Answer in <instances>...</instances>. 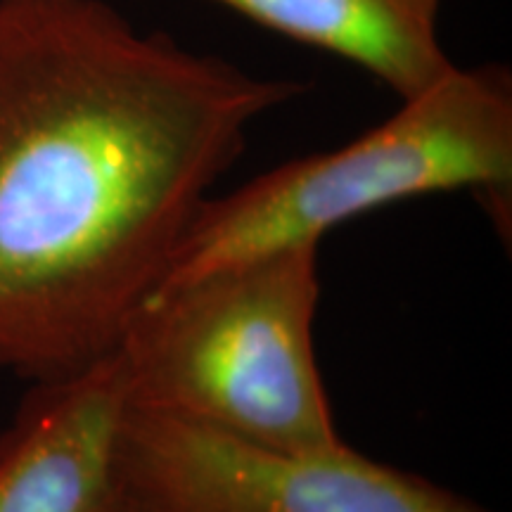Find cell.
<instances>
[{
    "instance_id": "1",
    "label": "cell",
    "mask_w": 512,
    "mask_h": 512,
    "mask_svg": "<svg viewBox=\"0 0 512 512\" xmlns=\"http://www.w3.org/2000/svg\"><path fill=\"white\" fill-rule=\"evenodd\" d=\"M304 91L107 0H0V368L110 356L252 126Z\"/></svg>"
},
{
    "instance_id": "2",
    "label": "cell",
    "mask_w": 512,
    "mask_h": 512,
    "mask_svg": "<svg viewBox=\"0 0 512 512\" xmlns=\"http://www.w3.org/2000/svg\"><path fill=\"white\" fill-rule=\"evenodd\" d=\"M318 297V245L150 294L114 349L128 406L287 451L342 444L313 347Z\"/></svg>"
},
{
    "instance_id": "3",
    "label": "cell",
    "mask_w": 512,
    "mask_h": 512,
    "mask_svg": "<svg viewBox=\"0 0 512 512\" xmlns=\"http://www.w3.org/2000/svg\"><path fill=\"white\" fill-rule=\"evenodd\" d=\"M451 190L482 195L498 226L510 214L512 76L503 64L456 67L344 147L211 195L152 294L275 249L318 245L339 223L384 204Z\"/></svg>"
},
{
    "instance_id": "4",
    "label": "cell",
    "mask_w": 512,
    "mask_h": 512,
    "mask_svg": "<svg viewBox=\"0 0 512 512\" xmlns=\"http://www.w3.org/2000/svg\"><path fill=\"white\" fill-rule=\"evenodd\" d=\"M119 512H491L342 444L287 451L128 406Z\"/></svg>"
},
{
    "instance_id": "5",
    "label": "cell",
    "mask_w": 512,
    "mask_h": 512,
    "mask_svg": "<svg viewBox=\"0 0 512 512\" xmlns=\"http://www.w3.org/2000/svg\"><path fill=\"white\" fill-rule=\"evenodd\" d=\"M128 411L117 354L34 382L0 437V512H119Z\"/></svg>"
},
{
    "instance_id": "6",
    "label": "cell",
    "mask_w": 512,
    "mask_h": 512,
    "mask_svg": "<svg viewBox=\"0 0 512 512\" xmlns=\"http://www.w3.org/2000/svg\"><path fill=\"white\" fill-rule=\"evenodd\" d=\"M292 41L366 69L401 102L456 69L439 38L444 0H214Z\"/></svg>"
}]
</instances>
